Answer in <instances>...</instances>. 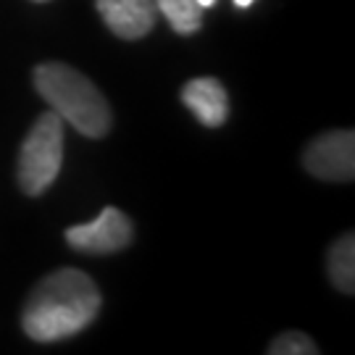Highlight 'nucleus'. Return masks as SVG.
I'll use <instances>...</instances> for the list:
<instances>
[{
    "label": "nucleus",
    "instance_id": "obj_11",
    "mask_svg": "<svg viewBox=\"0 0 355 355\" xmlns=\"http://www.w3.org/2000/svg\"><path fill=\"white\" fill-rule=\"evenodd\" d=\"M214 3H216V0H198V6H200V8H211Z\"/></svg>",
    "mask_w": 355,
    "mask_h": 355
},
{
    "label": "nucleus",
    "instance_id": "obj_13",
    "mask_svg": "<svg viewBox=\"0 0 355 355\" xmlns=\"http://www.w3.org/2000/svg\"><path fill=\"white\" fill-rule=\"evenodd\" d=\"M37 3H45V0H37Z\"/></svg>",
    "mask_w": 355,
    "mask_h": 355
},
{
    "label": "nucleus",
    "instance_id": "obj_12",
    "mask_svg": "<svg viewBox=\"0 0 355 355\" xmlns=\"http://www.w3.org/2000/svg\"><path fill=\"white\" fill-rule=\"evenodd\" d=\"M240 8H248V6H253V0H234Z\"/></svg>",
    "mask_w": 355,
    "mask_h": 355
},
{
    "label": "nucleus",
    "instance_id": "obj_6",
    "mask_svg": "<svg viewBox=\"0 0 355 355\" xmlns=\"http://www.w3.org/2000/svg\"><path fill=\"white\" fill-rule=\"evenodd\" d=\"M105 26L124 40H140L155 24L153 0H98Z\"/></svg>",
    "mask_w": 355,
    "mask_h": 355
},
{
    "label": "nucleus",
    "instance_id": "obj_9",
    "mask_svg": "<svg viewBox=\"0 0 355 355\" xmlns=\"http://www.w3.org/2000/svg\"><path fill=\"white\" fill-rule=\"evenodd\" d=\"M153 3L155 11L164 13L166 21L179 35H192L203 24V8L198 6V0H153Z\"/></svg>",
    "mask_w": 355,
    "mask_h": 355
},
{
    "label": "nucleus",
    "instance_id": "obj_1",
    "mask_svg": "<svg viewBox=\"0 0 355 355\" xmlns=\"http://www.w3.org/2000/svg\"><path fill=\"white\" fill-rule=\"evenodd\" d=\"M101 311V292L79 268H61L37 284L24 305L21 327L37 343H55L87 329Z\"/></svg>",
    "mask_w": 355,
    "mask_h": 355
},
{
    "label": "nucleus",
    "instance_id": "obj_8",
    "mask_svg": "<svg viewBox=\"0 0 355 355\" xmlns=\"http://www.w3.org/2000/svg\"><path fill=\"white\" fill-rule=\"evenodd\" d=\"M329 277L334 282V287L345 295H353L355 292V242L353 234H345L340 240L331 245L329 250Z\"/></svg>",
    "mask_w": 355,
    "mask_h": 355
},
{
    "label": "nucleus",
    "instance_id": "obj_7",
    "mask_svg": "<svg viewBox=\"0 0 355 355\" xmlns=\"http://www.w3.org/2000/svg\"><path fill=\"white\" fill-rule=\"evenodd\" d=\"M182 103L205 127H221L229 116V98L224 85L214 76L192 79L182 87Z\"/></svg>",
    "mask_w": 355,
    "mask_h": 355
},
{
    "label": "nucleus",
    "instance_id": "obj_2",
    "mask_svg": "<svg viewBox=\"0 0 355 355\" xmlns=\"http://www.w3.org/2000/svg\"><path fill=\"white\" fill-rule=\"evenodd\" d=\"M35 87L51 111L85 137H103L111 129L108 101L82 71L66 64H40L35 69Z\"/></svg>",
    "mask_w": 355,
    "mask_h": 355
},
{
    "label": "nucleus",
    "instance_id": "obj_3",
    "mask_svg": "<svg viewBox=\"0 0 355 355\" xmlns=\"http://www.w3.org/2000/svg\"><path fill=\"white\" fill-rule=\"evenodd\" d=\"M64 164V119L51 111L29 129L19 153V184L29 198L51 187Z\"/></svg>",
    "mask_w": 355,
    "mask_h": 355
},
{
    "label": "nucleus",
    "instance_id": "obj_4",
    "mask_svg": "<svg viewBox=\"0 0 355 355\" xmlns=\"http://www.w3.org/2000/svg\"><path fill=\"white\" fill-rule=\"evenodd\" d=\"M305 168L327 182H350L355 174V137L350 129L327 132L303 153Z\"/></svg>",
    "mask_w": 355,
    "mask_h": 355
},
{
    "label": "nucleus",
    "instance_id": "obj_5",
    "mask_svg": "<svg viewBox=\"0 0 355 355\" xmlns=\"http://www.w3.org/2000/svg\"><path fill=\"white\" fill-rule=\"evenodd\" d=\"M66 242L82 253H116V250H124L132 242V224H129L127 214L108 205V208H103L98 218L66 229Z\"/></svg>",
    "mask_w": 355,
    "mask_h": 355
},
{
    "label": "nucleus",
    "instance_id": "obj_10",
    "mask_svg": "<svg viewBox=\"0 0 355 355\" xmlns=\"http://www.w3.org/2000/svg\"><path fill=\"white\" fill-rule=\"evenodd\" d=\"M268 353L271 355H316L318 347L316 343L303 334V331H287L277 337L274 343L268 345Z\"/></svg>",
    "mask_w": 355,
    "mask_h": 355
}]
</instances>
